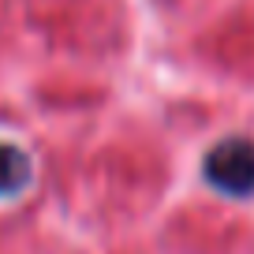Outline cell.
<instances>
[{
	"mask_svg": "<svg viewBox=\"0 0 254 254\" xmlns=\"http://www.w3.org/2000/svg\"><path fill=\"white\" fill-rule=\"evenodd\" d=\"M202 172L224 194H251L254 190V142L251 138H224L202 161Z\"/></svg>",
	"mask_w": 254,
	"mask_h": 254,
	"instance_id": "obj_1",
	"label": "cell"
},
{
	"mask_svg": "<svg viewBox=\"0 0 254 254\" xmlns=\"http://www.w3.org/2000/svg\"><path fill=\"white\" fill-rule=\"evenodd\" d=\"M30 183V157L15 142H0V194H15Z\"/></svg>",
	"mask_w": 254,
	"mask_h": 254,
	"instance_id": "obj_2",
	"label": "cell"
}]
</instances>
